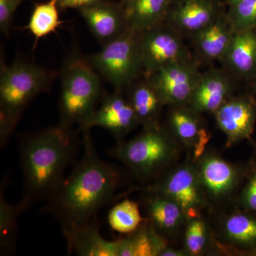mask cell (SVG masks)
I'll return each mask as SVG.
<instances>
[{
    "mask_svg": "<svg viewBox=\"0 0 256 256\" xmlns=\"http://www.w3.org/2000/svg\"><path fill=\"white\" fill-rule=\"evenodd\" d=\"M232 80L226 72L212 69L202 74L188 105L200 114L214 112L228 100Z\"/></svg>",
    "mask_w": 256,
    "mask_h": 256,
    "instance_id": "obj_16",
    "label": "cell"
},
{
    "mask_svg": "<svg viewBox=\"0 0 256 256\" xmlns=\"http://www.w3.org/2000/svg\"><path fill=\"white\" fill-rule=\"evenodd\" d=\"M216 120L232 146L252 134L255 124V105L248 98L230 97L215 112Z\"/></svg>",
    "mask_w": 256,
    "mask_h": 256,
    "instance_id": "obj_13",
    "label": "cell"
},
{
    "mask_svg": "<svg viewBox=\"0 0 256 256\" xmlns=\"http://www.w3.org/2000/svg\"><path fill=\"white\" fill-rule=\"evenodd\" d=\"M240 1H242V0H225L226 2L230 6H233V5L240 2Z\"/></svg>",
    "mask_w": 256,
    "mask_h": 256,
    "instance_id": "obj_34",
    "label": "cell"
},
{
    "mask_svg": "<svg viewBox=\"0 0 256 256\" xmlns=\"http://www.w3.org/2000/svg\"><path fill=\"white\" fill-rule=\"evenodd\" d=\"M198 160L197 173L205 196L220 200L235 190L239 182L235 166L214 154L201 156Z\"/></svg>",
    "mask_w": 256,
    "mask_h": 256,
    "instance_id": "obj_15",
    "label": "cell"
},
{
    "mask_svg": "<svg viewBox=\"0 0 256 256\" xmlns=\"http://www.w3.org/2000/svg\"><path fill=\"white\" fill-rule=\"evenodd\" d=\"M68 254L82 256H118V242L106 240L95 222L78 229L66 240Z\"/></svg>",
    "mask_w": 256,
    "mask_h": 256,
    "instance_id": "obj_21",
    "label": "cell"
},
{
    "mask_svg": "<svg viewBox=\"0 0 256 256\" xmlns=\"http://www.w3.org/2000/svg\"><path fill=\"white\" fill-rule=\"evenodd\" d=\"M170 0H132L124 8L130 28L138 34L164 24Z\"/></svg>",
    "mask_w": 256,
    "mask_h": 256,
    "instance_id": "obj_22",
    "label": "cell"
},
{
    "mask_svg": "<svg viewBox=\"0 0 256 256\" xmlns=\"http://www.w3.org/2000/svg\"><path fill=\"white\" fill-rule=\"evenodd\" d=\"M58 0H48L35 4L26 28L34 36L35 43L54 32L62 24Z\"/></svg>",
    "mask_w": 256,
    "mask_h": 256,
    "instance_id": "obj_25",
    "label": "cell"
},
{
    "mask_svg": "<svg viewBox=\"0 0 256 256\" xmlns=\"http://www.w3.org/2000/svg\"><path fill=\"white\" fill-rule=\"evenodd\" d=\"M26 0H0V31L5 36L10 35L15 13Z\"/></svg>",
    "mask_w": 256,
    "mask_h": 256,
    "instance_id": "obj_30",
    "label": "cell"
},
{
    "mask_svg": "<svg viewBox=\"0 0 256 256\" xmlns=\"http://www.w3.org/2000/svg\"><path fill=\"white\" fill-rule=\"evenodd\" d=\"M131 2H132V0H120V2L124 5V8H126V6H128V5Z\"/></svg>",
    "mask_w": 256,
    "mask_h": 256,
    "instance_id": "obj_35",
    "label": "cell"
},
{
    "mask_svg": "<svg viewBox=\"0 0 256 256\" xmlns=\"http://www.w3.org/2000/svg\"><path fill=\"white\" fill-rule=\"evenodd\" d=\"M78 146L73 130L60 124L23 140L20 160L24 194L20 203L25 210L35 202L48 200L58 190Z\"/></svg>",
    "mask_w": 256,
    "mask_h": 256,
    "instance_id": "obj_2",
    "label": "cell"
},
{
    "mask_svg": "<svg viewBox=\"0 0 256 256\" xmlns=\"http://www.w3.org/2000/svg\"><path fill=\"white\" fill-rule=\"evenodd\" d=\"M122 92L114 90L112 94L105 96L82 131L102 128L109 131L118 142L124 140L139 122L130 102Z\"/></svg>",
    "mask_w": 256,
    "mask_h": 256,
    "instance_id": "obj_11",
    "label": "cell"
},
{
    "mask_svg": "<svg viewBox=\"0 0 256 256\" xmlns=\"http://www.w3.org/2000/svg\"><path fill=\"white\" fill-rule=\"evenodd\" d=\"M4 190L0 196V248L1 254L12 252L18 236V215L25 210L21 203L12 205L5 200Z\"/></svg>",
    "mask_w": 256,
    "mask_h": 256,
    "instance_id": "obj_26",
    "label": "cell"
},
{
    "mask_svg": "<svg viewBox=\"0 0 256 256\" xmlns=\"http://www.w3.org/2000/svg\"><path fill=\"white\" fill-rule=\"evenodd\" d=\"M140 38V34L130 30L86 58L114 90L124 92L143 73Z\"/></svg>",
    "mask_w": 256,
    "mask_h": 256,
    "instance_id": "obj_6",
    "label": "cell"
},
{
    "mask_svg": "<svg viewBox=\"0 0 256 256\" xmlns=\"http://www.w3.org/2000/svg\"><path fill=\"white\" fill-rule=\"evenodd\" d=\"M130 88L128 100L134 109L139 124L144 128L159 126L160 114L166 106L162 97L149 77L136 80Z\"/></svg>",
    "mask_w": 256,
    "mask_h": 256,
    "instance_id": "obj_19",
    "label": "cell"
},
{
    "mask_svg": "<svg viewBox=\"0 0 256 256\" xmlns=\"http://www.w3.org/2000/svg\"><path fill=\"white\" fill-rule=\"evenodd\" d=\"M117 242L118 256H160L166 247L165 238L154 230L148 220Z\"/></svg>",
    "mask_w": 256,
    "mask_h": 256,
    "instance_id": "obj_23",
    "label": "cell"
},
{
    "mask_svg": "<svg viewBox=\"0 0 256 256\" xmlns=\"http://www.w3.org/2000/svg\"><path fill=\"white\" fill-rule=\"evenodd\" d=\"M84 133L82 158L44 207L60 224L66 240L95 222L98 212L112 200L121 181L116 166L98 156L89 130Z\"/></svg>",
    "mask_w": 256,
    "mask_h": 256,
    "instance_id": "obj_1",
    "label": "cell"
},
{
    "mask_svg": "<svg viewBox=\"0 0 256 256\" xmlns=\"http://www.w3.org/2000/svg\"><path fill=\"white\" fill-rule=\"evenodd\" d=\"M222 60L232 74L245 78L256 74V34L254 30L236 32Z\"/></svg>",
    "mask_w": 256,
    "mask_h": 256,
    "instance_id": "obj_20",
    "label": "cell"
},
{
    "mask_svg": "<svg viewBox=\"0 0 256 256\" xmlns=\"http://www.w3.org/2000/svg\"><path fill=\"white\" fill-rule=\"evenodd\" d=\"M148 192L144 208L148 222L158 234L166 238L178 230L188 218L181 206L170 197Z\"/></svg>",
    "mask_w": 256,
    "mask_h": 256,
    "instance_id": "obj_18",
    "label": "cell"
},
{
    "mask_svg": "<svg viewBox=\"0 0 256 256\" xmlns=\"http://www.w3.org/2000/svg\"><path fill=\"white\" fill-rule=\"evenodd\" d=\"M206 224L200 217L188 220L185 234L186 252L190 256H198L203 252L207 242Z\"/></svg>",
    "mask_w": 256,
    "mask_h": 256,
    "instance_id": "obj_29",
    "label": "cell"
},
{
    "mask_svg": "<svg viewBox=\"0 0 256 256\" xmlns=\"http://www.w3.org/2000/svg\"><path fill=\"white\" fill-rule=\"evenodd\" d=\"M227 18L235 32L256 28V0H242L230 6Z\"/></svg>",
    "mask_w": 256,
    "mask_h": 256,
    "instance_id": "obj_28",
    "label": "cell"
},
{
    "mask_svg": "<svg viewBox=\"0 0 256 256\" xmlns=\"http://www.w3.org/2000/svg\"><path fill=\"white\" fill-rule=\"evenodd\" d=\"M99 1L100 0H58V6L62 11L69 9L77 10Z\"/></svg>",
    "mask_w": 256,
    "mask_h": 256,
    "instance_id": "obj_32",
    "label": "cell"
},
{
    "mask_svg": "<svg viewBox=\"0 0 256 256\" xmlns=\"http://www.w3.org/2000/svg\"><path fill=\"white\" fill-rule=\"evenodd\" d=\"M188 252H182V250H174L172 248L166 246L161 252L160 256H182L186 255Z\"/></svg>",
    "mask_w": 256,
    "mask_h": 256,
    "instance_id": "obj_33",
    "label": "cell"
},
{
    "mask_svg": "<svg viewBox=\"0 0 256 256\" xmlns=\"http://www.w3.org/2000/svg\"><path fill=\"white\" fill-rule=\"evenodd\" d=\"M77 11L102 46L130 30L126 9L120 2L100 0Z\"/></svg>",
    "mask_w": 256,
    "mask_h": 256,
    "instance_id": "obj_10",
    "label": "cell"
},
{
    "mask_svg": "<svg viewBox=\"0 0 256 256\" xmlns=\"http://www.w3.org/2000/svg\"><path fill=\"white\" fill-rule=\"evenodd\" d=\"M108 153L134 176L148 180L156 176L174 159L178 148L171 132L158 126L144 128L140 134L127 142L119 141Z\"/></svg>",
    "mask_w": 256,
    "mask_h": 256,
    "instance_id": "obj_5",
    "label": "cell"
},
{
    "mask_svg": "<svg viewBox=\"0 0 256 256\" xmlns=\"http://www.w3.org/2000/svg\"><path fill=\"white\" fill-rule=\"evenodd\" d=\"M108 222L114 232L129 234L137 230L144 220L138 204L126 198L111 208L108 215Z\"/></svg>",
    "mask_w": 256,
    "mask_h": 256,
    "instance_id": "obj_27",
    "label": "cell"
},
{
    "mask_svg": "<svg viewBox=\"0 0 256 256\" xmlns=\"http://www.w3.org/2000/svg\"><path fill=\"white\" fill-rule=\"evenodd\" d=\"M235 32L226 14H220L213 22L192 36L197 57L206 62L222 60Z\"/></svg>",
    "mask_w": 256,
    "mask_h": 256,
    "instance_id": "obj_17",
    "label": "cell"
},
{
    "mask_svg": "<svg viewBox=\"0 0 256 256\" xmlns=\"http://www.w3.org/2000/svg\"><path fill=\"white\" fill-rule=\"evenodd\" d=\"M223 13L218 0H185L171 5L164 24L181 36L192 37Z\"/></svg>",
    "mask_w": 256,
    "mask_h": 256,
    "instance_id": "obj_12",
    "label": "cell"
},
{
    "mask_svg": "<svg viewBox=\"0 0 256 256\" xmlns=\"http://www.w3.org/2000/svg\"><path fill=\"white\" fill-rule=\"evenodd\" d=\"M242 202L249 210L256 212V174L250 178L242 194Z\"/></svg>",
    "mask_w": 256,
    "mask_h": 256,
    "instance_id": "obj_31",
    "label": "cell"
},
{
    "mask_svg": "<svg viewBox=\"0 0 256 256\" xmlns=\"http://www.w3.org/2000/svg\"><path fill=\"white\" fill-rule=\"evenodd\" d=\"M140 47L146 76L169 64L192 60L181 36L165 24L140 34Z\"/></svg>",
    "mask_w": 256,
    "mask_h": 256,
    "instance_id": "obj_7",
    "label": "cell"
},
{
    "mask_svg": "<svg viewBox=\"0 0 256 256\" xmlns=\"http://www.w3.org/2000/svg\"><path fill=\"white\" fill-rule=\"evenodd\" d=\"M99 76L86 58L74 56L66 62L60 74L58 124L70 130L78 124L84 129L100 100Z\"/></svg>",
    "mask_w": 256,
    "mask_h": 256,
    "instance_id": "obj_4",
    "label": "cell"
},
{
    "mask_svg": "<svg viewBox=\"0 0 256 256\" xmlns=\"http://www.w3.org/2000/svg\"><path fill=\"white\" fill-rule=\"evenodd\" d=\"M202 74L193 60L165 66L148 76L166 106L188 105Z\"/></svg>",
    "mask_w": 256,
    "mask_h": 256,
    "instance_id": "obj_9",
    "label": "cell"
},
{
    "mask_svg": "<svg viewBox=\"0 0 256 256\" xmlns=\"http://www.w3.org/2000/svg\"><path fill=\"white\" fill-rule=\"evenodd\" d=\"M56 74L23 60L10 65L2 62L0 70V144L11 137L26 106L38 94L48 92Z\"/></svg>",
    "mask_w": 256,
    "mask_h": 256,
    "instance_id": "obj_3",
    "label": "cell"
},
{
    "mask_svg": "<svg viewBox=\"0 0 256 256\" xmlns=\"http://www.w3.org/2000/svg\"><path fill=\"white\" fill-rule=\"evenodd\" d=\"M200 114L188 105H181L172 106L168 116L170 132L192 150L194 161L200 159L210 139Z\"/></svg>",
    "mask_w": 256,
    "mask_h": 256,
    "instance_id": "obj_14",
    "label": "cell"
},
{
    "mask_svg": "<svg viewBox=\"0 0 256 256\" xmlns=\"http://www.w3.org/2000/svg\"><path fill=\"white\" fill-rule=\"evenodd\" d=\"M148 192L161 194L174 200L182 208L188 220L198 217L206 202L197 170L190 165L173 170L148 188Z\"/></svg>",
    "mask_w": 256,
    "mask_h": 256,
    "instance_id": "obj_8",
    "label": "cell"
},
{
    "mask_svg": "<svg viewBox=\"0 0 256 256\" xmlns=\"http://www.w3.org/2000/svg\"><path fill=\"white\" fill-rule=\"evenodd\" d=\"M223 232L226 239L237 247L256 248V218L244 213L228 216L224 220Z\"/></svg>",
    "mask_w": 256,
    "mask_h": 256,
    "instance_id": "obj_24",
    "label": "cell"
},
{
    "mask_svg": "<svg viewBox=\"0 0 256 256\" xmlns=\"http://www.w3.org/2000/svg\"><path fill=\"white\" fill-rule=\"evenodd\" d=\"M185 1V0H170L171 4H176V3L181 2Z\"/></svg>",
    "mask_w": 256,
    "mask_h": 256,
    "instance_id": "obj_36",
    "label": "cell"
}]
</instances>
